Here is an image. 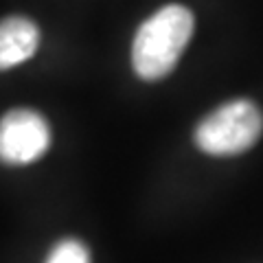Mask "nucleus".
I'll use <instances>...</instances> for the list:
<instances>
[{"instance_id": "f257e3e1", "label": "nucleus", "mask_w": 263, "mask_h": 263, "mask_svg": "<svg viewBox=\"0 0 263 263\" xmlns=\"http://www.w3.org/2000/svg\"><path fill=\"white\" fill-rule=\"evenodd\" d=\"M195 18L184 5H167L138 27L132 42V66L145 81H158L176 68L191 42Z\"/></svg>"}, {"instance_id": "f03ea898", "label": "nucleus", "mask_w": 263, "mask_h": 263, "mask_svg": "<svg viewBox=\"0 0 263 263\" xmlns=\"http://www.w3.org/2000/svg\"><path fill=\"white\" fill-rule=\"evenodd\" d=\"M263 134V114L252 101L237 99L219 105L200 121L195 145L209 156H237L248 152Z\"/></svg>"}, {"instance_id": "7ed1b4c3", "label": "nucleus", "mask_w": 263, "mask_h": 263, "mask_svg": "<svg viewBox=\"0 0 263 263\" xmlns=\"http://www.w3.org/2000/svg\"><path fill=\"white\" fill-rule=\"evenodd\" d=\"M51 147V127L35 110L15 108L0 119V162L29 164L40 160Z\"/></svg>"}, {"instance_id": "20e7f679", "label": "nucleus", "mask_w": 263, "mask_h": 263, "mask_svg": "<svg viewBox=\"0 0 263 263\" xmlns=\"http://www.w3.org/2000/svg\"><path fill=\"white\" fill-rule=\"evenodd\" d=\"M40 46V29L22 15H9L0 22V70L20 66L35 55Z\"/></svg>"}, {"instance_id": "39448f33", "label": "nucleus", "mask_w": 263, "mask_h": 263, "mask_svg": "<svg viewBox=\"0 0 263 263\" xmlns=\"http://www.w3.org/2000/svg\"><path fill=\"white\" fill-rule=\"evenodd\" d=\"M44 263H92L86 243L79 239H62L53 246Z\"/></svg>"}]
</instances>
